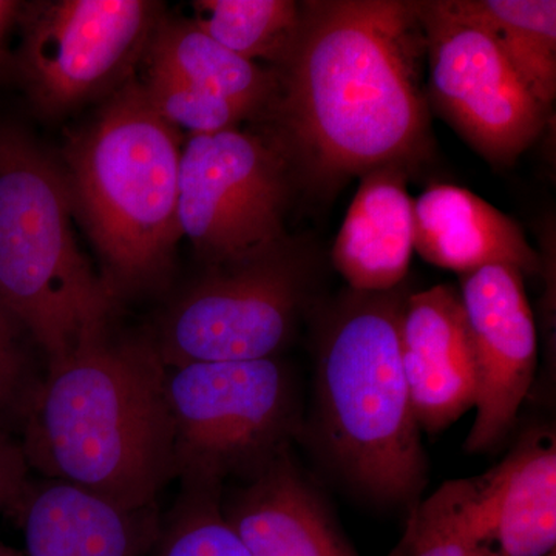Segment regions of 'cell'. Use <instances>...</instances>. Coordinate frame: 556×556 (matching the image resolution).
Returning <instances> with one entry per match:
<instances>
[{"label":"cell","mask_w":556,"mask_h":556,"mask_svg":"<svg viewBox=\"0 0 556 556\" xmlns=\"http://www.w3.org/2000/svg\"><path fill=\"white\" fill-rule=\"evenodd\" d=\"M533 98L551 110L556 98L555 0H468Z\"/></svg>","instance_id":"cell-20"},{"label":"cell","mask_w":556,"mask_h":556,"mask_svg":"<svg viewBox=\"0 0 556 556\" xmlns=\"http://www.w3.org/2000/svg\"><path fill=\"white\" fill-rule=\"evenodd\" d=\"M0 556H22V554H20L17 551H14V548L0 544Z\"/></svg>","instance_id":"cell-28"},{"label":"cell","mask_w":556,"mask_h":556,"mask_svg":"<svg viewBox=\"0 0 556 556\" xmlns=\"http://www.w3.org/2000/svg\"><path fill=\"white\" fill-rule=\"evenodd\" d=\"M141 86L156 115L190 137L239 129L244 119L255 118L239 102L155 70H149Z\"/></svg>","instance_id":"cell-23"},{"label":"cell","mask_w":556,"mask_h":556,"mask_svg":"<svg viewBox=\"0 0 556 556\" xmlns=\"http://www.w3.org/2000/svg\"><path fill=\"white\" fill-rule=\"evenodd\" d=\"M390 556H500L484 510V478L455 479L409 510Z\"/></svg>","instance_id":"cell-19"},{"label":"cell","mask_w":556,"mask_h":556,"mask_svg":"<svg viewBox=\"0 0 556 556\" xmlns=\"http://www.w3.org/2000/svg\"><path fill=\"white\" fill-rule=\"evenodd\" d=\"M402 362L420 430L438 433L477 401V371L459 292L447 285L408 294Z\"/></svg>","instance_id":"cell-12"},{"label":"cell","mask_w":556,"mask_h":556,"mask_svg":"<svg viewBox=\"0 0 556 556\" xmlns=\"http://www.w3.org/2000/svg\"><path fill=\"white\" fill-rule=\"evenodd\" d=\"M27 329L0 295V413L13 408L27 382Z\"/></svg>","instance_id":"cell-24"},{"label":"cell","mask_w":556,"mask_h":556,"mask_svg":"<svg viewBox=\"0 0 556 556\" xmlns=\"http://www.w3.org/2000/svg\"><path fill=\"white\" fill-rule=\"evenodd\" d=\"M222 511L251 556H361L291 448L222 496Z\"/></svg>","instance_id":"cell-13"},{"label":"cell","mask_w":556,"mask_h":556,"mask_svg":"<svg viewBox=\"0 0 556 556\" xmlns=\"http://www.w3.org/2000/svg\"><path fill=\"white\" fill-rule=\"evenodd\" d=\"M14 511L27 556H144L160 535L156 508L124 510L54 479L28 485Z\"/></svg>","instance_id":"cell-14"},{"label":"cell","mask_w":556,"mask_h":556,"mask_svg":"<svg viewBox=\"0 0 556 556\" xmlns=\"http://www.w3.org/2000/svg\"><path fill=\"white\" fill-rule=\"evenodd\" d=\"M419 2L302 3L268 112L274 141L316 185L415 166L430 144Z\"/></svg>","instance_id":"cell-1"},{"label":"cell","mask_w":556,"mask_h":556,"mask_svg":"<svg viewBox=\"0 0 556 556\" xmlns=\"http://www.w3.org/2000/svg\"><path fill=\"white\" fill-rule=\"evenodd\" d=\"M548 556H556V554H555V552H554V554H551V555H548Z\"/></svg>","instance_id":"cell-29"},{"label":"cell","mask_w":556,"mask_h":556,"mask_svg":"<svg viewBox=\"0 0 556 556\" xmlns=\"http://www.w3.org/2000/svg\"><path fill=\"white\" fill-rule=\"evenodd\" d=\"M11 444H14L13 441L2 430H0V453L5 452L7 448L10 447Z\"/></svg>","instance_id":"cell-27"},{"label":"cell","mask_w":556,"mask_h":556,"mask_svg":"<svg viewBox=\"0 0 556 556\" xmlns=\"http://www.w3.org/2000/svg\"><path fill=\"white\" fill-rule=\"evenodd\" d=\"M28 463L21 444L0 453V511L14 510L28 484Z\"/></svg>","instance_id":"cell-25"},{"label":"cell","mask_w":556,"mask_h":556,"mask_svg":"<svg viewBox=\"0 0 556 556\" xmlns=\"http://www.w3.org/2000/svg\"><path fill=\"white\" fill-rule=\"evenodd\" d=\"M22 10H24V3L0 0V49L7 33L13 27L14 22L20 21Z\"/></svg>","instance_id":"cell-26"},{"label":"cell","mask_w":556,"mask_h":556,"mask_svg":"<svg viewBox=\"0 0 556 556\" xmlns=\"http://www.w3.org/2000/svg\"><path fill=\"white\" fill-rule=\"evenodd\" d=\"M291 170L270 137L240 129L189 137L179 163L181 237L207 266L285 243Z\"/></svg>","instance_id":"cell-8"},{"label":"cell","mask_w":556,"mask_h":556,"mask_svg":"<svg viewBox=\"0 0 556 556\" xmlns=\"http://www.w3.org/2000/svg\"><path fill=\"white\" fill-rule=\"evenodd\" d=\"M155 346L113 343L49 372L28 409V467L124 510L155 508L177 478L167 371Z\"/></svg>","instance_id":"cell-2"},{"label":"cell","mask_w":556,"mask_h":556,"mask_svg":"<svg viewBox=\"0 0 556 556\" xmlns=\"http://www.w3.org/2000/svg\"><path fill=\"white\" fill-rule=\"evenodd\" d=\"M407 179L402 166L361 177L332 249V263L353 291H391L407 277L415 252V200Z\"/></svg>","instance_id":"cell-15"},{"label":"cell","mask_w":556,"mask_h":556,"mask_svg":"<svg viewBox=\"0 0 556 556\" xmlns=\"http://www.w3.org/2000/svg\"><path fill=\"white\" fill-rule=\"evenodd\" d=\"M415 251L437 268L460 276L504 265L522 276L540 273L541 262L514 218L468 189L430 186L415 200Z\"/></svg>","instance_id":"cell-16"},{"label":"cell","mask_w":556,"mask_h":556,"mask_svg":"<svg viewBox=\"0 0 556 556\" xmlns=\"http://www.w3.org/2000/svg\"><path fill=\"white\" fill-rule=\"evenodd\" d=\"M490 536L500 556H548L556 546V438L533 428L484 473Z\"/></svg>","instance_id":"cell-17"},{"label":"cell","mask_w":556,"mask_h":556,"mask_svg":"<svg viewBox=\"0 0 556 556\" xmlns=\"http://www.w3.org/2000/svg\"><path fill=\"white\" fill-rule=\"evenodd\" d=\"M223 490L182 485L169 519L160 527L155 556H251L223 517Z\"/></svg>","instance_id":"cell-22"},{"label":"cell","mask_w":556,"mask_h":556,"mask_svg":"<svg viewBox=\"0 0 556 556\" xmlns=\"http://www.w3.org/2000/svg\"><path fill=\"white\" fill-rule=\"evenodd\" d=\"M144 56L149 70L223 94L255 116L268 112L277 97V72L226 49L192 20L163 17Z\"/></svg>","instance_id":"cell-18"},{"label":"cell","mask_w":556,"mask_h":556,"mask_svg":"<svg viewBox=\"0 0 556 556\" xmlns=\"http://www.w3.org/2000/svg\"><path fill=\"white\" fill-rule=\"evenodd\" d=\"M193 22L244 60L287 58L298 35L302 3L292 0H199Z\"/></svg>","instance_id":"cell-21"},{"label":"cell","mask_w":556,"mask_h":556,"mask_svg":"<svg viewBox=\"0 0 556 556\" xmlns=\"http://www.w3.org/2000/svg\"><path fill=\"white\" fill-rule=\"evenodd\" d=\"M64 170L17 124L0 123V295L49 372L108 340L116 298L73 237Z\"/></svg>","instance_id":"cell-5"},{"label":"cell","mask_w":556,"mask_h":556,"mask_svg":"<svg viewBox=\"0 0 556 556\" xmlns=\"http://www.w3.org/2000/svg\"><path fill=\"white\" fill-rule=\"evenodd\" d=\"M311 277L287 241L207 266L175 302L156 345L166 368L276 357L309 305Z\"/></svg>","instance_id":"cell-7"},{"label":"cell","mask_w":556,"mask_h":556,"mask_svg":"<svg viewBox=\"0 0 556 556\" xmlns=\"http://www.w3.org/2000/svg\"><path fill=\"white\" fill-rule=\"evenodd\" d=\"M148 0H61L24 5L21 72L39 112L62 115L118 90L163 17Z\"/></svg>","instance_id":"cell-10"},{"label":"cell","mask_w":556,"mask_h":556,"mask_svg":"<svg viewBox=\"0 0 556 556\" xmlns=\"http://www.w3.org/2000/svg\"><path fill=\"white\" fill-rule=\"evenodd\" d=\"M459 295L477 371V416L464 448L482 453L508 437L535 379V317L525 276L510 266L466 274Z\"/></svg>","instance_id":"cell-11"},{"label":"cell","mask_w":556,"mask_h":556,"mask_svg":"<svg viewBox=\"0 0 556 556\" xmlns=\"http://www.w3.org/2000/svg\"><path fill=\"white\" fill-rule=\"evenodd\" d=\"M181 131L150 108L141 84L127 80L64 150L65 181L104 263L115 295L159 287L182 239L178 223Z\"/></svg>","instance_id":"cell-4"},{"label":"cell","mask_w":556,"mask_h":556,"mask_svg":"<svg viewBox=\"0 0 556 556\" xmlns=\"http://www.w3.org/2000/svg\"><path fill=\"white\" fill-rule=\"evenodd\" d=\"M401 288L350 291L321 321L314 431L321 456L348 486L380 506L412 510L427 485L402 362Z\"/></svg>","instance_id":"cell-3"},{"label":"cell","mask_w":556,"mask_h":556,"mask_svg":"<svg viewBox=\"0 0 556 556\" xmlns=\"http://www.w3.org/2000/svg\"><path fill=\"white\" fill-rule=\"evenodd\" d=\"M175 468L182 485L223 490L257 477L302 430L298 393L277 357L170 368Z\"/></svg>","instance_id":"cell-6"},{"label":"cell","mask_w":556,"mask_h":556,"mask_svg":"<svg viewBox=\"0 0 556 556\" xmlns=\"http://www.w3.org/2000/svg\"><path fill=\"white\" fill-rule=\"evenodd\" d=\"M419 13L434 108L486 161L511 166L551 110L526 89L468 0L419 2Z\"/></svg>","instance_id":"cell-9"}]
</instances>
